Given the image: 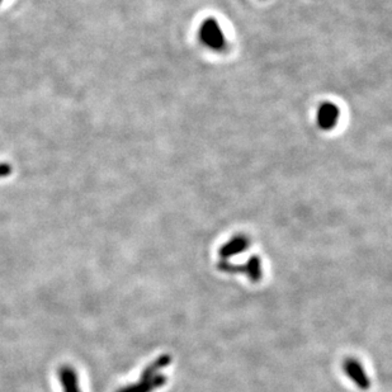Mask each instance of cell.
<instances>
[{"label": "cell", "instance_id": "obj_1", "mask_svg": "<svg viewBox=\"0 0 392 392\" xmlns=\"http://www.w3.org/2000/svg\"><path fill=\"white\" fill-rule=\"evenodd\" d=\"M172 361V355H160L143 369L140 380L135 384L121 387L116 392H154L162 388L167 384V377L162 374V371L168 367Z\"/></svg>", "mask_w": 392, "mask_h": 392}, {"label": "cell", "instance_id": "obj_9", "mask_svg": "<svg viewBox=\"0 0 392 392\" xmlns=\"http://www.w3.org/2000/svg\"><path fill=\"white\" fill-rule=\"evenodd\" d=\"M1 3H3V0H0V4H1Z\"/></svg>", "mask_w": 392, "mask_h": 392}, {"label": "cell", "instance_id": "obj_2", "mask_svg": "<svg viewBox=\"0 0 392 392\" xmlns=\"http://www.w3.org/2000/svg\"><path fill=\"white\" fill-rule=\"evenodd\" d=\"M198 40L201 44L215 52H221L226 47V37L222 28L215 18H206L198 28Z\"/></svg>", "mask_w": 392, "mask_h": 392}, {"label": "cell", "instance_id": "obj_5", "mask_svg": "<svg viewBox=\"0 0 392 392\" xmlns=\"http://www.w3.org/2000/svg\"><path fill=\"white\" fill-rule=\"evenodd\" d=\"M250 247V239L247 235H237L231 237L227 243H225L220 250L218 256L222 259H229L231 256H239Z\"/></svg>", "mask_w": 392, "mask_h": 392}, {"label": "cell", "instance_id": "obj_7", "mask_svg": "<svg viewBox=\"0 0 392 392\" xmlns=\"http://www.w3.org/2000/svg\"><path fill=\"white\" fill-rule=\"evenodd\" d=\"M247 267H248V278L251 282H259L263 278V266H261V261L259 256H250L248 261H247Z\"/></svg>", "mask_w": 392, "mask_h": 392}, {"label": "cell", "instance_id": "obj_8", "mask_svg": "<svg viewBox=\"0 0 392 392\" xmlns=\"http://www.w3.org/2000/svg\"><path fill=\"white\" fill-rule=\"evenodd\" d=\"M13 168L8 162H0V178H6L12 174Z\"/></svg>", "mask_w": 392, "mask_h": 392}, {"label": "cell", "instance_id": "obj_4", "mask_svg": "<svg viewBox=\"0 0 392 392\" xmlns=\"http://www.w3.org/2000/svg\"><path fill=\"white\" fill-rule=\"evenodd\" d=\"M339 116H340V109L336 105L331 102L321 103L316 113V124L319 129L323 131L333 130L339 121Z\"/></svg>", "mask_w": 392, "mask_h": 392}, {"label": "cell", "instance_id": "obj_3", "mask_svg": "<svg viewBox=\"0 0 392 392\" xmlns=\"http://www.w3.org/2000/svg\"><path fill=\"white\" fill-rule=\"evenodd\" d=\"M343 369L349 379L355 382L358 388L366 391L371 387V381L367 376V372L358 360L347 358L345 361L343 362Z\"/></svg>", "mask_w": 392, "mask_h": 392}, {"label": "cell", "instance_id": "obj_6", "mask_svg": "<svg viewBox=\"0 0 392 392\" xmlns=\"http://www.w3.org/2000/svg\"><path fill=\"white\" fill-rule=\"evenodd\" d=\"M57 374L64 392H81L79 374L74 368L71 366H61Z\"/></svg>", "mask_w": 392, "mask_h": 392}]
</instances>
